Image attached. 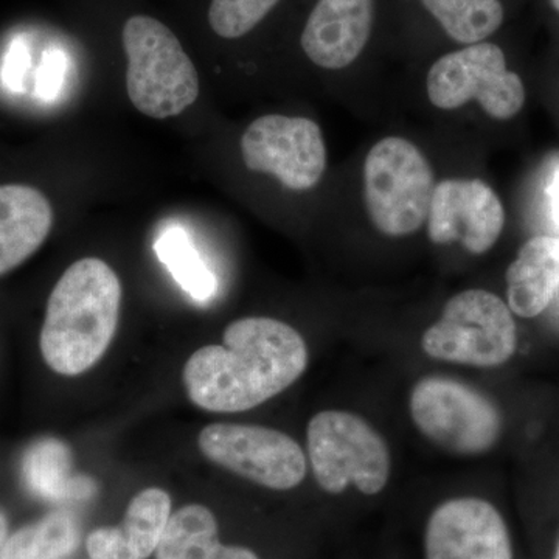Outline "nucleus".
Returning <instances> with one entry per match:
<instances>
[{"mask_svg":"<svg viewBox=\"0 0 559 559\" xmlns=\"http://www.w3.org/2000/svg\"><path fill=\"white\" fill-rule=\"evenodd\" d=\"M121 39L128 57V97L139 112L170 119L198 100L197 68L167 25L138 14L124 24Z\"/></svg>","mask_w":559,"mask_h":559,"instance_id":"7ed1b4c3","label":"nucleus"},{"mask_svg":"<svg viewBox=\"0 0 559 559\" xmlns=\"http://www.w3.org/2000/svg\"><path fill=\"white\" fill-rule=\"evenodd\" d=\"M547 200H549V210L551 223L559 231V164L551 171L549 186H547Z\"/></svg>","mask_w":559,"mask_h":559,"instance_id":"393cba45","label":"nucleus"},{"mask_svg":"<svg viewBox=\"0 0 559 559\" xmlns=\"http://www.w3.org/2000/svg\"><path fill=\"white\" fill-rule=\"evenodd\" d=\"M80 543V527L69 511H51L43 520L9 536L0 559H64Z\"/></svg>","mask_w":559,"mask_h":559,"instance_id":"6ab92c4d","label":"nucleus"},{"mask_svg":"<svg viewBox=\"0 0 559 559\" xmlns=\"http://www.w3.org/2000/svg\"><path fill=\"white\" fill-rule=\"evenodd\" d=\"M120 307V278L106 261L70 264L47 300L39 334L46 366L61 377L91 370L114 340Z\"/></svg>","mask_w":559,"mask_h":559,"instance_id":"f03ea898","label":"nucleus"},{"mask_svg":"<svg viewBox=\"0 0 559 559\" xmlns=\"http://www.w3.org/2000/svg\"><path fill=\"white\" fill-rule=\"evenodd\" d=\"M554 559H559V539L557 544V550H555Z\"/></svg>","mask_w":559,"mask_h":559,"instance_id":"cd10ccee","label":"nucleus"},{"mask_svg":"<svg viewBox=\"0 0 559 559\" xmlns=\"http://www.w3.org/2000/svg\"><path fill=\"white\" fill-rule=\"evenodd\" d=\"M198 447L210 462L260 487L286 491L307 476L305 452L280 430L215 423L201 430Z\"/></svg>","mask_w":559,"mask_h":559,"instance_id":"1a4fd4ad","label":"nucleus"},{"mask_svg":"<svg viewBox=\"0 0 559 559\" xmlns=\"http://www.w3.org/2000/svg\"><path fill=\"white\" fill-rule=\"evenodd\" d=\"M27 66V55L24 47H13L7 60L5 79L11 87H20L22 83V73Z\"/></svg>","mask_w":559,"mask_h":559,"instance_id":"b1692460","label":"nucleus"},{"mask_svg":"<svg viewBox=\"0 0 559 559\" xmlns=\"http://www.w3.org/2000/svg\"><path fill=\"white\" fill-rule=\"evenodd\" d=\"M62 57L60 53L47 55L39 72V92L43 97H51L57 94L61 84Z\"/></svg>","mask_w":559,"mask_h":559,"instance_id":"5701e85b","label":"nucleus"},{"mask_svg":"<svg viewBox=\"0 0 559 559\" xmlns=\"http://www.w3.org/2000/svg\"><path fill=\"white\" fill-rule=\"evenodd\" d=\"M154 250L191 299L205 304L215 296L218 280L182 226L165 227L154 242Z\"/></svg>","mask_w":559,"mask_h":559,"instance_id":"aec40b11","label":"nucleus"},{"mask_svg":"<svg viewBox=\"0 0 559 559\" xmlns=\"http://www.w3.org/2000/svg\"><path fill=\"white\" fill-rule=\"evenodd\" d=\"M411 415L426 439L460 455L491 450L502 430L495 403L479 390L451 378L419 381L412 390Z\"/></svg>","mask_w":559,"mask_h":559,"instance_id":"0eeeda50","label":"nucleus"},{"mask_svg":"<svg viewBox=\"0 0 559 559\" xmlns=\"http://www.w3.org/2000/svg\"><path fill=\"white\" fill-rule=\"evenodd\" d=\"M426 90L436 108L454 110L476 100L498 120L513 119L525 103L524 83L491 43L471 44L433 62Z\"/></svg>","mask_w":559,"mask_h":559,"instance_id":"6e6552de","label":"nucleus"},{"mask_svg":"<svg viewBox=\"0 0 559 559\" xmlns=\"http://www.w3.org/2000/svg\"><path fill=\"white\" fill-rule=\"evenodd\" d=\"M428 235L436 245L460 241L481 255L498 242L506 212L496 191L480 179L441 180L433 189Z\"/></svg>","mask_w":559,"mask_h":559,"instance_id":"9b49d317","label":"nucleus"},{"mask_svg":"<svg viewBox=\"0 0 559 559\" xmlns=\"http://www.w3.org/2000/svg\"><path fill=\"white\" fill-rule=\"evenodd\" d=\"M516 345V323L509 305L484 289L452 297L439 322L421 337L423 352L430 358L473 367L502 366Z\"/></svg>","mask_w":559,"mask_h":559,"instance_id":"423d86ee","label":"nucleus"},{"mask_svg":"<svg viewBox=\"0 0 559 559\" xmlns=\"http://www.w3.org/2000/svg\"><path fill=\"white\" fill-rule=\"evenodd\" d=\"M426 559H513L510 532L488 500L455 498L430 513L425 530Z\"/></svg>","mask_w":559,"mask_h":559,"instance_id":"f8f14e48","label":"nucleus"},{"mask_svg":"<svg viewBox=\"0 0 559 559\" xmlns=\"http://www.w3.org/2000/svg\"><path fill=\"white\" fill-rule=\"evenodd\" d=\"M171 514L167 491L143 489L132 498L120 527H102L87 536V555L91 559H146L159 546Z\"/></svg>","mask_w":559,"mask_h":559,"instance_id":"4468645a","label":"nucleus"},{"mask_svg":"<svg viewBox=\"0 0 559 559\" xmlns=\"http://www.w3.org/2000/svg\"><path fill=\"white\" fill-rule=\"evenodd\" d=\"M53 210L28 186H0V277L20 267L46 242Z\"/></svg>","mask_w":559,"mask_h":559,"instance_id":"2eb2a0df","label":"nucleus"},{"mask_svg":"<svg viewBox=\"0 0 559 559\" xmlns=\"http://www.w3.org/2000/svg\"><path fill=\"white\" fill-rule=\"evenodd\" d=\"M308 455L323 491L341 495L353 485L374 496L388 485V444L366 419L342 411H323L308 423Z\"/></svg>","mask_w":559,"mask_h":559,"instance_id":"39448f33","label":"nucleus"},{"mask_svg":"<svg viewBox=\"0 0 559 559\" xmlns=\"http://www.w3.org/2000/svg\"><path fill=\"white\" fill-rule=\"evenodd\" d=\"M551 5H554V9L558 11L559 13V0H550Z\"/></svg>","mask_w":559,"mask_h":559,"instance_id":"bb28decb","label":"nucleus"},{"mask_svg":"<svg viewBox=\"0 0 559 559\" xmlns=\"http://www.w3.org/2000/svg\"><path fill=\"white\" fill-rule=\"evenodd\" d=\"M156 559H260L245 547L224 546L218 522L207 507L187 506L171 514Z\"/></svg>","mask_w":559,"mask_h":559,"instance_id":"f3484780","label":"nucleus"},{"mask_svg":"<svg viewBox=\"0 0 559 559\" xmlns=\"http://www.w3.org/2000/svg\"><path fill=\"white\" fill-rule=\"evenodd\" d=\"M9 518H7L5 511L0 509V549H2L3 544H5V540L9 539Z\"/></svg>","mask_w":559,"mask_h":559,"instance_id":"a878e982","label":"nucleus"},{"mask_svg":"<svg viewBox=\"0 0 559 559\" xmlns=\"http://www.w3.org/2000/svg\"><path fill=\"white\" fill-rule=\"evenodd\" d=\"M22 473L33 495L49 502L86 500L97 491L90 477L73 474L72 452L57 439L40 440L32 447Z\"/></svg>","mask_w":559,"mask_h":559,"instance_id":"a211bd4d","label":"nucleus"},{"mask_svg":"<svg viewBox=\"0 0 559 559\" xmlns=\"http://www.w3.org/2000/svg\"><path fill=\"white\" fill-rule=\"evenodd\" d=\"M559 289V237H535L522 246L507 272L511 312L521 318L540 314Z\"/></svg>","mask_w":559,"mask_h":559,"instance_id":"dca6fc26","label":"nucleus"},{"mask_svg":"<svg viewBox=\"0 0 559 559\" xmlns=\"http://www.w3.org/2000/svg\"><path fill=\"white\" fill-rule=\"evenodd\" d=\"M280 0H212L209 22L212 31L224 39L248 35Z\"/></svg>","mask_w":559,"mask_h":559,"instance_id":"4be33fe9","label":"nucleus"},{"mask_svg":"<svg viewBox=\"0 0 559 559\" xmlns=\"http://www.w3.org/2000/svg\"><path fill=\"white\" fill-rule=\"evenodd\" d=\"M308 359L307 342L288 323L245 318L227 326L223 345L197 349L182 380L194 406L237 414L285 392L307 370Z\"/></svg>","mask_w":559,"mask_h":559,"instance_id":"f257e3e1","label":"nucleus"},{"mask_svg":"<svg viewBox=\"0 0 559 559\" xmlns=\"http://www.w3.org/2000/svg\"><path fill=\"white\" fill-rule=\"evenodd\" d=\"M249 170L278 179L285 189H314L326 168V148L319 124L304 117L272 114L249 124L241 139Z\"/></svg>","mask_w":559,"mask_h":559,"instance_id":"9d476101","label":"nucleus"},{"mask_svg":"<svg viewBox=\"0 0 559 559\" xmlns=\"http://www.w3.org/2000/svg\"><path fill=\"white\" fill-rule=\"evenodd\" d=\"M433 171L429 160L403 138L381 139L364 164V193L371 224L388 237H407L428 221Z\"/></svg>","mask_w":559,"mask_h":559,"instance_id":"20e7f679","label":"nucleus"},{"mask_svg":"<svg viewBox=\"0 0 559 559\" xmlns=\"http://www.w3.org/2000/svg\"><path fill=\"white\" fill-rule=\"evenodd\" d=\"M555 297H558V307H559V289H558L557 296H555Z\"/></svg>","mask_w":559,"mask_h":559,"instance_id":"c85d7f7f","label":"nucleus"},{"mask_svg":"<svg viewBox=\"0 0 559 559\" xmlns=\"http://www.w3.org/2000/svg\"><path fill=\"white\" fill-rule=\"evenodd\" d=\"M373 10L374 0H319L301 33V49L319 68H348L369 43Z\"/></svg>","mask_w":559,"mask_h":559,"instance_id":"ddd939ff","label":"nucleus"},{"mask_svg":"<svg viewBox=\"0 0 559 559\" xmlns=\"http://www.w3.org/2000/svg\"><path fill=\"white\" fill-rule=\"evenodd\" d=\"M452 39L462 44L484 43L503 21L500 0H421Z\"/></svg>","mask_w":559,"mask_h":559,"instance_id":"412c9836","label":"nucleus"}]
</instances>
